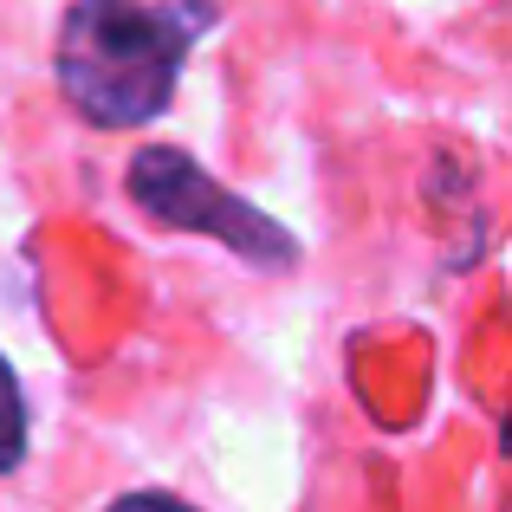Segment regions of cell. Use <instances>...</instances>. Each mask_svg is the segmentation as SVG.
Listing matches in <instances>:
<instances>
[{
    "instance_id": "obj_1",
    "label": "cell",
    "mask_w": 512,
    "mask_h": 512,
    "mask_svg": "<svg viewBox=\"0 0 512 512\" xmlns=\"http://www.w3.org/2000/svg\"><path fill=\"white\" fill-rule=\"evenodd\" d=\"M208 0H78L59 26V85L91 124L130 130L169 111L188 39L208 26Z\"/></svg>"
},
{
    "instance_id": "obj_2",
    "label": "cell",
    "mask_w": 512,
    "mask_h": 512,
    "mask_svg": "<svg viewBox=\"0 0 512 512\" xmlns=\"http://www.w3.org/2000/svg\"><path fill=\"white\" fill-rule=\"evenodd\" d=\"M130 195H137V208H150L156 221L195 227V234L234 247L240 260H253V266H286L292 253H299V240H292L286 227H273L253 201L227 195V188L214 182V175H201L182 150H143L137 163H130Z\"/></svg>"
},
{
    "instance_id": "obj_3",
    "label": "cell",
    "mask_w": 512,
    "mask_h": 512,
    "mask_svg": "<svg viewBox=\"0 0 512 512\" xmlns=\"http://www.w3.org/2000/svg\"><path fill=\"white\" fill-rule=\"evenodd\" d=\"M20 454H26V396L13 383L7 357H0V474H13Z\"/></svg>"
},
{
    "instance_id": "obj_4",
    "label": "cell",
    "mask_w": 512,
    "mask_h": 512,
    "mask_svg": "<svg viewBox=\"0 0 512 512\" xmlns=\"http://www.w3.org/2000/svg\"><path fill=\"white\" fill-rule=\"evenodd\" d=\"M111 512H195V506H182L175 493H124Z\"/></svg>"
}]
</instances>
